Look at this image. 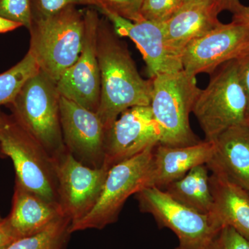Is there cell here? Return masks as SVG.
Here are the masks:
<instances>
[{
    "label": "cell",
    "mask_w": 249,
    "mask_h": 249,
    "mask_svg": "<svg viewBox=\"0 0 249 249\" xmlns=\"http://www.w3.org/2000/svg\"><path fill=\"white\" fill-rule=\"evenodd\" d=\"M111 23L100 19L97 55L101 72V98L97 114L107 129L124 111L150 106L153 83L139 74L127 46Z\"/></svg>",
    "instance_id": "6da1fadb"
},
{
    "label": "cell",
    "mask_w": 249,
    "mask_h": 249,
    "mask_svg": "<svg viewBox=\"0 0 249 249\" xmlns=\"http://www.w3.org/2000/svg\"><path fill=\"white\" fill-rule=\"evenodd\" d=\"M85 31L84 11L76 6L49 17L33 18L29 51L41 71L58 81L79 58Z\"/></svg>",
    "instance_id": "7a4b0ae2"
},
{
    "label": "cell",
    "mask_w": 249,
    "mask_h": 249,
    "mask_svg": "<svg viewBox=\"0 0 249 249\" xmlns=\"http://www.w3.org/2000/svg\"><path fill=\"white\" fill-rule=\"evenodd\" d=\"M151 107L160 128V143L170 147L195 145L200 139L192 130L190 115L201 90L196 77L181 71L152 78Z\"/></svg>",
    "instance_id": "3957f363"
},
{
    "label": "cell",
    "mask_w": 249,
    "mask_h": 249,
    "mask_svg": "<svg viewBox=\"0 0 249 249\" xmlns=\"http://www.w3.org/2000/svg\"><path fill=\"white\" fill-rule=\"evenodd\" d=\"M0 149L14 163L16 181L45 200L58 204L55 160L13 114L1 111Z\"/></svg>",
    "instance_id": "277c9868"
},
{
    "label": "cell",
    "mask_w": 249,
    "mask_h": 249,
    "mask_svg": "<svg viewBox=\"0 0 249 249\" xmlns=\"http://www.w3.org/2000/svg\"><path fill=\"white\" fill-rule=\"evenodd\" d=\"M60 96L56 82L40 70L10 105L15 119L54 160L67 150L60 124Z\"/></svg>",
    "instance_id": "5b68a950"
},
{
    "label": "cell",
    "mask_w": 249,
    "mask_h": 249,
    "mask_svg": "<svg viewBox=\"0 0 249 249\" xmlns=\"http://www.w3.org/2000/svg\"><path fill=\"white\" fill-rule=\"evenodd\" d=\"M211 75L209 85L196 98L193 113L205 141L214 142L227 129L246 124L248 101L236 60L223 64Z\"/></svg>",
    "instance_id": "8992f818"
},
{
    "label": "cell",
    "mask_w": 249,
    "mask_h": 249,
    "mask_svg": "<svg viewBox=\"0 0 249 249\" xmlns=\"http://www.w3.org/2000/svg\"><path fill=\"white\" fill-rule=\"evenodd\" d=\"M155 145L118 163L108 170L97 203L84 218L71 224V234L87 229L101 230L117 222L129 196L148 188Z\"/></svg>",
    "instance_id": "52a82bcc"
},
{
    "label": "cell",
    "mask_w": 249,
    "mask_h": 249,
    "mask_svg": "<svg viewBox=\"0 0 249 249\" xmlns=\"http://www.w3.org/2000/svg\"><path fill=\"white\" fill-rule=\"evenodd\" d=\"M135 197L142 213L151 214L160 229L167 228L176 235L175 249H207L221 229L210 214L180 204L158 188H144Z\"/></svg>",
    "instance_id": "ba28073f"
},
{
    "label": "cell",
    "mask_w": 249,
    "mask_h": 249,
    "mask_svg": "<svg viewBox=\"0 0 249 249\" xmlns=\"http://www.w3.org/2000/svg\"><path fill=\"white\" fill-rule=\"evenodd\" d=\"M249 51L248 26L234 19L229 24L221 23L183 49V70L192 77L212 74L223 64L240 58Z\"/></svg>",
    "instance_id": "9c48e42d"
},
{
    "label": "cell",
    "mask_w": 249,
    "mask_h": 249,
    "mask_svg": "<svg viewBox=\"0 0 249 249\" xmlns=\"http://www.w3.org/2000/svg\"><path fill=\"white\" fill-rule=\"evenodd\" d=\"M55 160L58 204L73 224L84 218L97 203L108 170L87 166L67 150Z\"/></svg>",
    "instance_id": "30bf717a"
},
{
    "label": "cell",
    "mask_w": 249,
    "mask_h": 249,
    "mask_svg": "<svg viewBox=\"0 0 249 249\" xmlns=\"http://www.w3.org/2000/svg\"><path fill=\"white\" fill-rule=\"evenodd\" d=\"M85 31L79 58L58 81L60 96L94 112L101 98V72L97 55V31L100 18L96 9L84 11Z\"/></svg>",
    "instance_id": "8fae6325"
},
{
    "label": "cell",
    "mask_w": 249,
    "mask_h": 249,
    "mask_svg": "<svg viewBox=\"0 0 249 249\" xmlns=\"http://www.w3.org/2000/svg\"><path fill=\"white\" fill-rule=\"evenodd\" d=\"M160 138V128L150 106L129 108L106 129L103 167L109 170L118 163L157 145Z\"/></svg>",
    "instance_id": "7c38bea8"
},
{
    "label": "cell",
    "mask_w": 249,
    "mask_h": 249,
    "mask_svg": "<svg viewBox=\"0 0 249 249\" xmlns=\"http://www.w3.org/2000/svg\"><path fill=\"white\" fill-rule=\"evenodd\" d=\"M60 124L65 147L77 160L93 168L103 167L106 127L94 112L60 96Z\"/></svg>",
    "instance_id": "4fadbf2b"
},
{
    "label": "cell",
    "mask_w": 249,
    "mask_h": 249,
    "mask_svg": "<svg viewBox=\"0 0 249 249\" xmlns=\"http://www.w3.org/2000/svg\"><path fill=\"white\" fill-rule=\"evenodd\" d=\"M97 11L107 18L118 36L129 37L135 43L151 78L160 73L183 70L181 58L170 49L165 40L163 23L132 22L106 10Z\"/></svg>",
    "instance_id": "5bb4252c"
},
{
    "label": "cell",
    "mask_w": 249,
    "mask_h": 249,
    "mask_svg": "<svg viewBox=\"0 0 249 249\" xmlns=\"http://www.w3.org/2000/svg\"><path fill=\"white\" fill-rule=\"evenodd\" d=\"M217 0H188L169 20L163 23L168 47L181 58L183 49L221 24Z\"/></svg>",
    "instance_id": "9a60e30c"
},
{
    "label": "cell",
    "mask_w": 249,
    "mask_h": 249,
    "mask_svg": "<svg viewBox=\"0 0 249 249\" xmlns=\"http://www.w3.org/2000/svg\"><path fill=\"white\" fill-rule=\"evenodd\" d=\"M206 165L211 173L240 187L249 196V125L238 124L222 132Z\"/></svg>",
    "instance_id": "2e32d148"
},
{
    "label": "cell",
    "mask_w": 249,
    "mask_h": 249,
    "mask_svg": "<svg viewBox=\"0 0 249 249\" xmlns=\"http://www.w3.org/2000/svg\"><path fill=\"white\" fill-rule=\"evenodd\" d=\"M213 150L214 142L205 140L183 147H170L159 142L154 148L148 188L164 189L195 167L207 164Z\"/></svg>",
    "instance_id": "e0dca14e"
},
{
    "label": "cell",
    "mask_w": 249,
    "mask_h": 249,
    "mask_svg": "<svg viewBox=\"0 0 249 249\" xmlns=\"http://www.w3.org/2000/svg\"><path fill=\"white\" fill-rule=\"evenodd\" d=\"M63 216L58 204L45 200L16 181L12 209L6 218L19 238L45 230Z\"/></svg>",
    "instance_id": "ac0fdd59"
},
{
    "label": "cell",
    "mask_w": 249,
    "mask_h": 249,
    "mask_svg": "<svg viewBox=\"0 0 249 249\" xmlns=\"http://www.w3.org/2000/svg\"><path fill=\"white\" fill-rule=\"evenodd\" d=\"M210 188L213 208L210 215L219 229H235L249 242V196L240 187L211 173Z\"/></svg>",
    "instance_id": "d6986e66"
},
{
    "label": "cell",
    "mask_w": 249,
    "mask_h": 249,
    "mask_svg": "<svg viewBox=\"0 0 249 249\" xmlns=\"http://www.w3.org/2000/svg\"><path fill=\"white\" fill-rule=\"evenodd\" d=\"M209 172L206 164L197 165L162 191L180 204L201 213L210 214L212 211L213 198Z\"/></svg>",
    "instance_id": "ffe728a7"
},
{
    "label": "cell",
    "mask_w": 249,
    "mask_h": 249,
    "mask_svg": "<svg viewBox=\"0 0 249 249\" xmlns=\"http://www.w3.org/2000/svg\"><path fill=\"white\" fill-rule=\"evenodd\" d=\"M71 222L63 216L45 230L15 241L6 249H66Z\"/></svg>",
    "instance_id": "44dd1931"
},
{
    "label": "cell",
    "mask_w": 249,
    "mask_h": 249,
    "mask_svg": "<svg viewBox=\"0 0 249 249\" xmlns=\"http://www.w3.org/2000/svg\"><path fill=\"white\" fill-rule=\"evenodd\" d=\"M40 67L29 51L18 64L0 74V107L11 105L19 90Z\"/></svg>",
    "instance_id": "7402d4cb"
},
{
    "label": "cell",
    "mask_w": 249,
    "mask_h": 249,
    "mask_svg": "<svg viewBox=\"0 0 249 249\" xmlns=\"http://www.w3.org/2000/svg\"><path fill=\"white\" fill-rule=\"evenodd\" d=\"M186 0H143L141 14L145 20L164 23L181 9Z\"/></svg>",
    "instance_id": "603a6c76"
},
{
    "label": "cell",
    "mask_w": 249,
    "mask_h": 249,
    "mask_svg": "<svg viewBox=\"0 0 249 249\" xmlns=\"http://www.w3.org/2000/svg\"><path fill=\"white\" fill-rule=\"evenodd\" d=\"M0 17L30 30L33 22L31 0H0Z\"/></svg>",
    "instance_id": "cb8c5ba5"
},
{
    "label": "cell",
    "mask_w": 249,
    "mask_h": 249,
    "mask_svg": "<svg viewBox=\"0 0 249 249\" xmlns=\"http://www.w3.org/2000/svg\"><path fill=\"white\" fill-rule=\"evenodd\" d=\"M96 9L106 10L132 22L145 20L142 16L143 0H96Z\"/></svg>",
    "instance_id": "d4e9b609"
},
{
    "label": "cell",
    "mask_w": 249,
    "mask_h": 249,
    "mask_svg": "<svg viewBox=\"0 0 249 249\" xmlns=\"http://www.w3.org/2000/svg\"><path fill=\"white\" fill-rule=\"evenodd\" d=\"M33 18L53 16L70 6L88 5L96 7V0H31Z\"/></svg>",
    "instance_id": "484cf974"
},
{
    "label": "cell",
    "mask_w": 249,
    "mask_h": 249,
    "mask_svg": "<svg viewBox=\"0 0 249 249\" xmlns=\"http://www.w3.org/2000/svg\"><path fill=\"white\" fill-rule=\"evenodd\" d=\"M207 249H249V242L231 227H223L214 236Z\"/></svg>",
    "instance_id": "4316f807"
},
{
    "label": "cell",
    "mask_w": 249,
    "mask_h": 249,
    "mask_svg": "<svg viewBox=\"0 0 249 249\" xmlns=\"http://www.w3.org/2000/svg\"><path fill=\"white\" fill-rule=\"evenodd\" d=\"M236 62H237V71H238L241 83L247 95V101H248V109H247V114H248L249 112V51L240 58L237 59Z\"/></svg>",
    "instance_id": "83f0119b"
},
{
    "label": "cell",
    "mask_w": 249,
    "mask_h": 249,
    "mask_svg": "<svg viewBox=\"0 0 249 249\" xmlns=\"http://www.w3.org/2000/svg\"><path fill=\"white\" fill-rule=\"evenodd\" d=\"M19 239L7 218L0 222V249H6L13 242Z\"/></svg>",
    "instance_id": "f1b7e54d"
},
{
    "label": "cell",
    "mask_w": 249,
    "mask_h": 249,
    "mask_svg": "<svg viewBox=\"0 0 249 249\" xmlns=\"http://www.w3.org/2000/svg\"><path fill=\"white\" fill-rule=\"evenodd\" d=\"M232 14V19L243 23L249 27V6H245L242 4L238 10Z\"/></svg>",
    "instance_id": "f546056e"
},
{
    "label": "cell",
    "mask_w": 249,
    "mask_h": 249,
    "mask_svg": "<svg viewBox=\"0 0 249 249\" xmlns=\"http://www.w3.org/2000/svg\"><path fill=\"white\" fill-rule=\"evenodd\" d=\"M217 1L220 4L222 11L227 10L232 14L236 12L242 5L239 0H217Z\"/></svg>",
    "instance_id": "4dcf8cb0"
},
{
    "label": "cell",
    "mask_w": 249,
    "mask_h": 249,
    "mask_svg": "<svg viewBox=\"0 0 249 249\" xmlns=\"http://www.w3.org/2000/svg\"><path fill=\"white\" fill-rule=\"evenodd\" d=\"M22 27L20 24L0 17V34H4V33L16 30L18 28Z\"/></svg>",
    "instance_id": "1f68e13d"
},
{
    "label": "cell",
    "mask_w": 249,
    "mask_h": 249,
    "mask_svg": "<svg viewBox=\"0 0 249 249\" xmlns=\"http://www.w3.org/2000/svg\"><path fill=\"white\" fill-rule=\"evenodd\" d=\"M246 124H248L249 125V112L247 114V119H246Z\"/></svg>",
    "instance_id": "d6a6232c"
},
{
    "label": "cell",
    "mask_w": 249,
    "mask_h": 249,
    "mask_svg": "<svg viewBox=\"0 0 249 249\" xmlns=\"http://www.w3.org/2000/svg\"><path fill=\"white\" fill-rule=\"evenodd\" d=\"M0 158H5V156L3 155L2 152H1V149H0Z\"/></svg>",
    "instance_id": "836d02e7"
},
{
    "label": "cell",
    "mask_w": 249,
    "mask_h": 249,
    "mask_svg": "<svg viewBox=\"0 0 249 249\" xmlns=\"http://www.w3.org/2000/svg\"><path fill=\"white\" fill-rule=\"evenodd\" d=\"M3 219H4V218L1 217V215H0V222H1V221L3 220Z\"/></svg>",
    "instance_id": "e575fe53"
},
{
    "label": "cell",
    "mask_w": 249,
    "mask_h": 249,
    "mask_svg": "<svg viewBox=\"0 0 249 249\" xmlns=\"http://www.w3.org/2000/svg\"><path fill=\"white\" fill-rule=\"evenodd\" d=\"M188 1V0H186V1Z\"/></svg>",
    "instance_id": "d590c367"
}]
</instances>
